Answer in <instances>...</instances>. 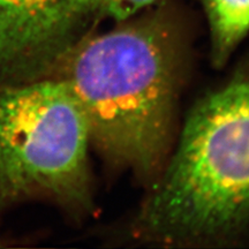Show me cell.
<instances>
[{"mask_svg": "<svg viewBox=\"0 0 249 249\" xmlns=\"http://www.w3.org/2000/svg\"><path fill=\"white\" fill-rule=\"evenodd\" d=\"M154 1L155 0H68L71 8L82 18L97 14L117 20H126Z\"/></svg>", "mask_w": 249, "mask_h": 249, "instance_id": "8992f818", "label": "cell"}, {"mask_svg": "<svg viewBox=\"0 0 249 249\" xmlns=\"http://www.w3.org/2000/svg\"><path fill=\"white\" fill-rule=\"evenodd\" d=\"M249 224V67L208 93L132 222L136 240L213 245Z\"/></svg>", "mask_w": 249, "mask_h": 249, "instance_id": "7a4b0ae2", "label": "cell"}, {"mask_svg": "<svg viewBox=\"0 0 249 249\" xmlns=\"http://www.w3.org/2000/svg\"><path fill=\"white\" fill-rule=\"evenodd\" d=\"M210 29L211 58L223 66L249 34V0H203Z\"/></svg>", "mask_w": 249, "mask_h": 249, "instance_id": "5b68a950", "label": "cell"}, {"mask_svg": "<svg viewBox=\"0 0 249 249\" xmlns=\"http://www.w3.org/2000/svg\"><path fill=\"white\" fill-rule=\"evenodd\" d=\"M68 0H0V81L33 80L76 42Z\"/></svg>", "mask_w": 249, "mask_h": 249, "instance_id": "277c9868", "label": "cell"}, {"mask_svg": "<svg viewBox=\"0 0 249 249\" xmlns=\"http://www.w3.org/2000/svg\"><path fill=\"white\" fill-rule=\"evenodd\" d=\"M90 134L61 79L0 90V200L44 196L74 210L92 204Z\"/></svg>", "mask_w": 249, "mask_h": 249, "instance_id": "3957f363", "label": "cell"}, {"mask_svg": "<svg viewBox=\"0 0 249 249\" xmlns=\"http://www.w3.org/2000/svg\"><path fill=\"white\" fill-rule=\"evenodd\" d=\"M55 67L85 114L91 144L114 166L154 181L169 156L179 76L166 24L144 18L79 38Z\"/></svg>", "mask_w": 249, "mask_h": 249, "instance_id": "6da1fadb", "label": "cell"}]
</instances>
